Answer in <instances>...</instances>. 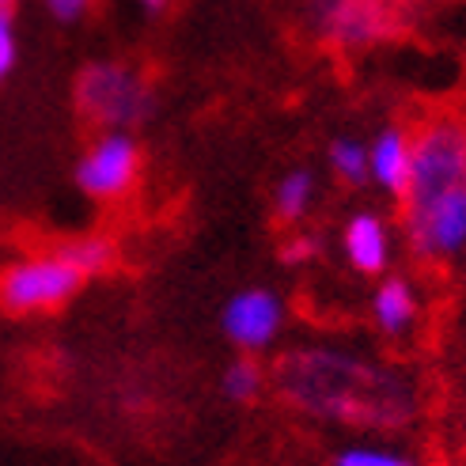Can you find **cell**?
Masks as SVG:
<instances>
[{"label": "cell", "mask_w": 466, "mask_h": 466, "mask_svg": "<svg viewBox=\"0 0 466 466\" xmlns=\"http://www.w3.org/2000/svg\"><path fill=\"white\" fill-rule=\"evenodd\" d=\"M277 390L292 406L330 421L399 429L413 417V390L402 376L341 349H296L277 364Z\"/></svg>", "instance_id": "1"}, {"label": "cell", "mask_w": 466, "mask_h": 466, "mask_svg": "<svg viewBox=\"0 0 466 466\" xmlns=\"http://www.w3.org/2000/svg\"><path fill=\"white\" fill-rule=\"evenodd\" d=\"M73 106L99 133L103 129L137 133L156 114V87L141 65L99 57V61H87L76 73Z\"/></svg>", "instance_id": "2"}, {"label": "cell", "mask_w": 466, "mask_h": 466, "mask_svg": "<svg viewBox=\"0 0 466 466\" xmlns=\"http://www.w3.org/2000/svg\"><path fill=\"white\" fill-rule=\"evenodd\" d=\"M455 186H466V122L455 114H436L410 133V186L399 198L402 213H413Z\"/></svg>", "instance_id": "3"}, {"label": "cell", "mask_w": 466, "mask_h": 466, "mask_svg": "<svg viewBox=\"0 0 466 466\" xmlns=\"http://www.w3.org/2000/svg\"><path fill=\"white\" fill-rule=\"evenodd\" d=\"M87 285V277L73 266V258L57 250L23 254L0 266V311L8 315H50Z\"/></svg>", "instance_id": "4"}, {"label": "cell", "mask_w": 466, "mask_h": 466, "mask_svg": "<svg viewBox=\"0 0 466 466\" xmlns=\"http://www.w3.org/2000/svg\"><path fill=\"white\" fill-rule=\"evenodd\" d=\"M308 31L341 54L371 50L406 27V0H308Z\"/></svg>", "instance_id": "5"}, {"label": "cell", "mask_w": 466, "mask_h": 466, "mask_svg": "<svg viewBox=\"0 0 466 466\" xmlns=\"http://www.w3.org/2000/svg\"><path fill=\"white\" fill-rule=\"evenodd\" d=\"M141 167H145V148L137 141V133L103 129L80 152L73 167V182L91 201H122L137 186V178H141Z\"/></svg>", "instance_id": "6"}, {"label": "cell", "mask_w": 466, "mask_h": 466, "mask_svg": "<svg viewBox=\"0 0 466 466\" xmlns=\"http://www.w3.org/2000/svg\"><path fill=\"white\" fill-rule=\"evenodd\" d=\"M402 231L410 250L429 262L466 250V186H455L413 213H402Z\"/></svg>", "instance_id": "7"}, {"label": "cell", "mask_w": 466, "mask_h": 466, "mask_svg": "<svg viewBox=\"0 0 466 466\" xmlns=\"http://www.w3.org/2000/svg\"><path fill=\"white\" fill-rule=\"evenodd\" d=\"M220 330L239 353H262L285 330V299L273 289H239L220 308Z\"/></svg>", "instance_id": "8"}, {"label": "cell", "mask_w": 466, "mask_h": 466, "mask_svg": "<svg viewBox=\"0 0 466 466\" xmlns=\"http://www.w3.org/2000/svg\"><path fill=\"white\" fill-rule=\"evenodd\" d=\"M341 250L349 266L364 277H380L387 273L390 266V228L380 213H371V208H360L345 220L341 228Z\"/></svg>", "instance_id": "9"}, {"label": "cell", "mask_w": 466, "mask_h": 466, "mask_svg": "<svg viewBox=\"0 0 466 466\" xmlns=\"http://www.w3.org/2000/svg\"><path fill=\"white\" fill-rule=\"evenodd\" d=\"M368 182L383 194L402 198L410 186V129L387 126L368 141Z\"/></svg>", "instance_id": "10"}, {"label": "cell", "mask_w": 466, "mask_h": 466, "mask_svg": "<svg viewBox=\"0 0 466 466\" xmlns=\"http://www.w3.org/2000/svg\"><path fill=\"white\" fill-rule=\"evenodd\" d=\"M371 319L387 338L406 334L417 322V292L406 277H387L380 281V289L371 292Z\"/></svg>", "instance_id": "11"}, {"label": "cell", "mask_w": 466, "mask_h": 466, "mask_svg": "<svg viewBox=\"0 0 466 466\" xmlns=\"http://www.w3.org/2000/svg\"><path fill=\"white\" fill-rule=\"evenodd\" d=\"M315 194H319V182H315V171L308 167H292L277 178L273 186V217L281 224H296L311 213L315 205Z\"/></svg>", "instance_id": "12"}, {"label": "cell", "mask_w": 466, "mask_h": 466, "mask_svg": "<svg viewBox=\"0 0 466 466\" xmlns=\"http://www.w3.org/2000/svg\"><path fill=\"white\" fill-rule=\"evenodd\" d=\"M220 390H224V399H228V402L247 406V402H254V399H258V394L266 390V368L254 360L250 353H243V357H236V360L224 368Z\"/></svg>", "instance_id": "13"}, {"label": "cell", "mask_w": 466, "mask_h": 466, "mask_svg": "<svg viewBox=\"0 0 466 466\" xmlns=\"http://www.w3.org/2000/svg\"><path fill=\"white\" fill-rule=\"evenodd\" d=\"M61 250L73 258V266L87 277H99V273H106L114 262H118V247H114V239L110 236H76V239H68V243H61Z\"/></svg>", "instance_id": "14"}, {"label": "cell", "mask_w": 466, "mask_h": 466, "mask_svg": "<svg viewBox=\"0 0 466 466\" xmlns=\"http://www.w3.org/2000/svg\"><path fill=\"white\" fill-rule=\"evenodd\" d=\"M326 163H330L334 178L345 186H364L368 182V145L360 137H334L326 148Z\"/></svg>", "instance_id": "15"}, {"label": "cell", "mask_w": 466, "mask_h": 466, "mask_svg": "<svg viewBox=\"0 0 466 466\" xmlns=\"http://www.w3.org/2000/svg\"><path fill=\"white\" fill-rule=\"evenodd\" d=\"M334 466H413V462L399 451H387V448H345V451H338Z\"/></svg>", "instance_id": "16"}, {"label": "cell", "mask_w": 466, "mask_h": 466, "mask_svg": "<svg viewBox=\"0 0 466 466\" xmlns=\"http://www.w3.org/2000/svg\"><path fill=\"white\" fill-rule=\"evenodd\" d=\"M19 65V35H15V19L12 8H0V84H8V76Z\"/></svg>", "instance_id": "17"}, {"label": "cell", "mask_w": 466, "mask_h": 466, "mask_svg": "<svg viewBox=\"0 0 466 466\" xmlns=\"http://www.w3.org/2000/svg\"><path fill=\"white\" fill-rule=\"evenodd\" d=\"M42 5H46V12H50L57 23H76V19H84L91 12L96 0H42Z\"/></svg>", "instance_id": "18"}, {"label": "cell", "mask_w": 466, "mask_h": 466, "mask_svg": "<svg viewBox=\"0 0 466 466\" xmlns=\"http://www.w3.org/2000/svg\"><path fill=\"white\" fill-rule=\"evenodd\" d=\"M319 254V239L315 236H292L289 243H285V250H281V258L289 262V266H299V262H311Z\"/></svg>", "instance_id": "19"}, {"label": "cell", "mask_w": 466, "mask_h": 466, "mask_svg": "<svg viewBox=\"0 0 466 466\" xmlns=\"http://www.w3.org/2000/svg\"><path fill=\"white\" fill-rule=\"evenodd\" d=\"M137 5H141L148 15H159V12H167V8L175 5V0H137Z\"/></svg>", "instance_id": "20"}, {"label": "cell", "mask_w": 466, "mask_h": 466, "mask_svg": "<svg viewBox=\"0 0 466 466\" xmlns=\"http://www.w3.org/2000/svg\"><path fill=\"white\" fill-rule=\"evenodd\" d=\"M15 5V0H0V8H12Z\"/></svg>", "instance_id": "21"}]
</instances>
